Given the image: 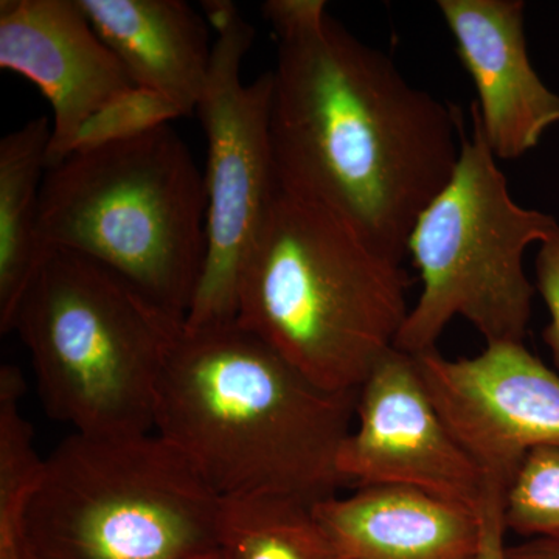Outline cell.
<instances>
[{
  "mask_svg": "<svg viewBox=\"0 0 559 559\" xmlns=\"http://www.w3.org/2000/svg\"><path fill=\"white\" fill-rule=\"evenodd\" d=\"M198 112L207 139V252L187 330L237 319L238 280L280 191L271 142L272 73L241 80L255 28L240 11L216 31Z\"/></svg>",
  "mask_w": 559,
  "mask_h": 559,
  "instance_id": "ba28073f",
  "label": "cell"
},
{
  "mask_svg": "<svg viewBox=\"0 0 559 559\" xmlns=\"http://www.w3.org/2000/svg\"><path fill=\"white\" fill-rule=\"evenodd\" d=\"M414 360L433 406L487 487L506 492L530 451L559 447V373L524 344H489L474 358L455 360L430 349Z\"/></svg>",
  "mask_w": 559,
  "mask_h": 559,
  "instance_id": "9c48e42d",
  "label": "cell"
},
{
  "mask_svg": "<svg viewBox=\"0 0 559 559\" xmlns=\"http://www.w3.org/2000/svg\"><path fill=\"white\" fill-rule=\"evenodd\" d=\"M201 559H224L223 555H221L219 550L213 551V554L207 555V557Z\"/></svg>",
  "mask_w": 559,
  "mask_h": 559,
  "instance_id": "603a6c76",
  "label": "cell"
},
{
  "mask_svg": "<svg viewBox=\"0 0 559 559\" xmlns=\"http://www.w3.org/2000/svg\"><path fill=\"white\" fill-rule=\"evenodd\" d=\"M471 123L451 179L419 215L407 246L423 289L395 348L411 356L436 349L455 318L468 320L487 345L524 344L536 293L524 253L559 226L513 200L473 108Z\"/></svg>",
  "mask_w": 559,
  "mask_h": 559,
  "instance_id": "52a82bcc",
  "label": "cell"
},
{
  "mask_svg": "<svg viewBox=\"0 0 559 559\" xmlns=\"http://www.w3.org/2000/svg\"><path fill=\"white\" fill-rule=\"evenodd\" d=\"M0 68L31 80L50 103L49 167L95 110L135 87L79 0H2Z\"/></svg>",
  "mask_w": 559,
  "mask_h": 559,
  "instance_id": "8fae6325",
  "label": "cell"
},
{
  "mask_svg": "<svg viewBox=\"0 0 559 559\" xmlns=\"http://www.w3.org/2000/svg\"><path fill=\"white\" fill-rule=\"evenodd\" d=\"M51 121L31 119L0 140V333L13 331L25 293L49 253L39 240L40 190Z\"/></svg>",
  "mask_w": 559,
  "mask_h": 559,
  "instance_id": "9a60e30c",
  "label": "cell"
},
{
  "mask_svg": "<svg viewBox=\"0 0 559 559\" xmlns=\"http://www.w3.org/2000/svg\"><path fill=\"white\" fill-rule=\"evenodd\" d=\"M506 559H559V536L533 538L516 546H507Z\"/></svg>",
  "mask_w": 559,
  "mask_h": 559,
  "instance_id": "7402d4cb",
  "label": "cell"
},
{
  "mask_svg": "<svg viewBox=\"0 0 559 559\" xmlns=\"http://www.w3.org/2000/svg\"><path fill=\"white\" fill-rule=\"evenodd\" d=\"M135 86L170 98L183 116L198 109L213 44L207 20L182 0H79Z\"/></svg>",
  "mask_w": 559,
  "mask_h": 559,
  "instance_id": "5bb4252c",
  "label": "cell"
},
{
  "mask_svg": "<svg viewBox=\"0 0 559 559\" xmlns=\"http://www.w3.org/2000/svg\"><path fill=\"white\" fill-rule=\"evenodd\" d=\"M207 191L170 124L47 168L44 252L75 253L127 280L186 322L207 252Z\"/></svg>",
  "mask_w": 559,
  "mask_h": 559,
  "instance_id": "277c9868",
  "label": "cell"
},
{
  "mask_svg": "<svg viewBox=\"0 0 559 559\" xmlns=\"http://www.w3.org/2000/svg\"><path fill=\"white\" fill-rule=\"evenodd\" d=\"M179 117H183L182 110L170 98L143 87H132L95 110L81 124L70 142L66 157L139 138L164 124H170L171 120Z\"/></svg>",
  "mask_w": 559,
  "mask_h": 559,
  "instance_id": "d6986e66",
  "label": "cell"
},
{
  "mask_svg": "<svg viewBox=\"0 0 559 559\" xmlns=\"http://www.w3.org/2000/svg\"><path fill=\"white\" fill-rule=\"evenodd\" d=\"M535 267V288L550 316L543 337L559 371V226L546 241L540 242Z\"/></svg>",
  "mask_w": 559,
  "mask_h": 559,
  "instance_id": "ffe728a7",
  "label": "cell"
},
{
  "mask_svg": "<svg viewBox=\"0 0 559 559\" xmlns=\"http://www.w3.org/2000/svg\"><path fill=\"white\" fill-rule=\"evenodd\" d=\"M344 559H476L480 513L407 487L356 488L314 503Z\"/></svg>",
  "mask_w": 559,
  "mask_h": 559,
  "instance_id": "4fadbf2b",
  "label": "cell"
},
{
  "mask_svg": "<svg viewBox=\"0 0 559 559\" xmlns=\"http://www.w3.org/2000/svg\"><path fill=\"white\" fill-rule=\"evenodd\" d=\"M216 540L224 559H344L314 503L289 496L221 500Z\"/></svg>",
  "mask_w": 559,
  "mask_h": 559,
  "instance_id": "2e32d148",
  "label": "cell"
},
{
  "mask_svg": "<svg viewBox=\"0 0 559 559\" xmlns=\"http://www.w3.org/2000/svg\"><path fill=\"white\" fill-rule=\"evenodd\" d=\"M25 381L11 364L0 369V559H33L27 543V514L43 479L46 459L35 430L22 412Z\"/></svg>",
  "mask_w": 559,
  "mask_h": 559,
  "instance_id": "e0dca14e",
  "label": "cell"
},
{
  "mask_svg": "<svg viewBox=\"0 0 559 559\" xmlns=\"http://www.w3.org/2000/svg\"><path fill=\"white\" fill-rule=\"evenodd\" d=\"M403 263L280 191L242 266L237 322L312 382L358 392L409 316Z\"/></svg>",
  "mask_w": 559,
  "mask_h": 559,
  "instance_id": "3957f363",
  "label": "cell"
},
{
  "mask_svg": "<svg viewBox=\"0 0 559 559\" xmlns=\"http://www.w3.org/2000/svg\"><path fill=\"white\" fill-rule=\"evenodd\" d=\"M261 11L278 44L270 128L280 189L403 263L457 165L462 112L412 86L323 0H270Z\"/></svg>",
  "mask_w": 559,
  "mask_h": 559,
  "instance_id": "6da1fadb",
  "label": "cell"
},
{
  "mask_svg": "<svg viewBox=\"0 0 559 559\" xmlns=\"http://www.w3.org/2000/svg\"><path fill=\"white\" fill-rule=\"evenodd\" d=\"M503 492L489 488L480 510V546L476 559H506V524L502 514Z\"/></svg>",
  "mask_w": 559,
  "mask_h": 559,
  "instance_id": "44dd1931",
  "label": "cell"
},
{
  "mask_svg": "<svg viewBox=\"0 0 559 559\" xmlns=\"http://www.w3.org/2000/svg\"><path fill=\"white\" fill-rule=\"evenodd\" d=\"M221 499L157 432H73L46 457L27 514L33 559H201Z\"/></svg>",
  "mask_w": 559,
  "mask_h": 559,
  "instance_id": "8992f818",
  "label": "cell"
},
{
  "mask_svg": "<svg viewBox=\"0 0 559 559\" xmlns=\"http://www.w3.org/2000/svg\"><path fill=\"white\" fill-rule=\"evenodd\" d=\"M463 68L477 91V114L498 160H514L559 127V95L530 61L522 0H440Z\"/></svg>",
  "mask_w": 559,
  "mask_h": 559,
  "instance_id": "7c38bea8",
  "label": "cell"
},
{
  "mask_svg": "<svg viewBox=\"0 0 559 559\" xmlns=\"http://www.w3.org/2000/svg\"><path fill=\"white\" fill-rule=\"evenodd\" d=\"M356 418L337 455L345 485L414 488L480 513L487 481L433 406L414 356L393 348L374 367Z\"/></svg>",
  "mask_w": 559,
  "mask_h": 559,
  "instance_id": "30bf717a",
  "label": "cell"
},
{
  "mask_svg": "<svg viewBox=\"0 0 559 559\" xmlns=\"http://www.w3.org/2000/svg\"><path fill=\"white\" fill-rule=\"evenodd\" d=\"M358 392L320 388L237 320L187 330L157 389L154 432L221 499L289 496L318 503L344 487L337 455Z\"/></svg>",
  "mask_w": 559,
  "mask_h": 559,
  "instance_id": "7a4b0ae2",
  "label": "cell"
},
{
  "mask_svg": "<svg viewBox=\"0 0 559 559\" xmlns=\"http://www.w3.org/2000/svg\"><path fill=\"white\" fill-rule=\"evenodd\" d=\"M183 323L112 271L53 250L13 330L51 417L76 433L128 436L154 430L162 371Z\"/></svg>",
  "mask_w": 559,
  "mask_h": 559,
  "instance_id": "5b68a950",
  "label": "cell"
},
{
  "mask_svg": "<svg viewBox=\"0 0 559 559\" xmlns=\"http://www.w3.org/2000/svg\"><path fill=\"white\" fill-rule=\"evenodd\" d=\"M502 514L507 532L530 539L559 536V447L525 455L503 492Z\"/></svg>",
  "mask_w": 559,
  "mask_h": 559,
  "instance_id": "ac0fdd59",
  "label": "cell"
}]
</instances>
